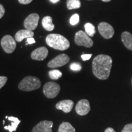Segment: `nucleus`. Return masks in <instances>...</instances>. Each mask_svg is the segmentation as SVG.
<instances>
[{
  "label": "nucleus",
  "mask_w": 132,
  "mask_h": 132,
  "mask_svg": "<svg viewBox=\"0 0 132 132\" xmlns=\"http://www.w3.org/2000/svg\"><path fill=\"white\" fill-rule=\"evenodd\" d=\"M105 132H116L115 130L111 127H108L107 128L106 130H105Z\"/></svg>",
  "instance_id": "c756f323"
},
{
  "label": "nucleus",
  "mask_w": 132,
  "mask_h": 132,
  "mask_svg": "<svg viewBox=\"0 0 132 132\" xmlns=\"http://www.w3.org/2000/svg\"><path fill=\"white\" fill-rule=\"evenodd\" d=\"M69 61L70 58L68 55L66 54H61L49 61L47 65L50 68H57L65 65Z\"/></svg>",
  "instance_id": "0eeeda50"
},
{
  "label": "nucleus",
  "mask_w": 132,
  "mask_h": 132,
  "mask_svg": "<svg viewBox=\"0 0 132 132\" xmlns=\"http://www.w3.org/2000/svg\"><path fill=\"white\" fill-rule=\"evenodd\" d=\"M122 132H132V123H128L125 125Z\"/></svg>",
  "instance_id": "393cba45"
},
{
  "label": "nucleus",
  "mask_w": 132,
  "mask_h": 132,
  "mask_svg": "<svg viewBox=\"0 0 132 132\" xmlns=\"http://www.w3.org/2000/svg\"><path fill=\"white\" fill-rule=\"evenodd\" d=\"M102 1H103V2H110V1H111V0H102Z\"/></svg>",
  "instance_id": "2f4dec72"
},
{
  "label": "nucleus",
  "mask_w": 132,
  "mask_h": 132,
  "mask_svg": "<svg viewBox=\"0 0 132 132\" xmlns=\"http://www.w3.org/2000/svg\"><path fill=\"white\" fill-rule=\"evenodd\" d=\"M34 43H36V40L33 37H29L26 40V44H32Z\"/></svg>",
  "instance_id": "cd10ccee"
},
{
  "label": "nucleus",
  "mask_w": 132,
  "mask_h": 132,
  "mask_svg": "<svg viewBox=\"0 0 132 132\" xmlns=\"http://www.w3.org/2000/svg\"><path fill=\"white\" fill-rule=\"evenodd\" d=\"M61 90L59 84L55 82L50 81L45 83L43 88V92L46 97L48 98H53L58 95Z\"/></svg>",
  "instance_id": "20e7f679"
},
{
  "label": "nucleus",
  "mask_w": 132,
  "mask_h": 132,
  "mask_svg": "<svg viewBox=\"0 0 132 132\" xmlns=\"http://www.w3.org/2000/svg\"><path fill=\"white\" fill-rule=\"evenodd\" d=\"M113 64V60L110 56L99 54L92 61V72L96 78L105 80L109 78Z\"/></svg>",
  "instance_id": "f257e3e1"
},
{
  "label": "nucleus",
  "mask_w": 132,
  "mask_h": 132,
  "mask_svg": "<svg viewBox=\"0 0 132 132\" xmlns=\"http://www.w3.org/2000/svg\"><path fill=\"white\" fill-rule=\"evenodd\" d=\"M121 39L123 45L127 48L132 50V34L127 31H125L122 34Z\"/></svg>",
  "instance_id": "dca6fc26"
},
{
  "label": "nucleus",
  "mask_w": 132,
  "mask_h": 132,
  "mask_svg": "<svg viewBox=\"0 0 132 132\" xmlns=\"http://www.w3.org/2000/svg\"><path fill=\"white\" fill-rule=\"evenodd\" d=\"M32 1V0H19V2L21 4H28Z\"/></svg>",
  "instance_id": "c85d7f7f"
},
{
  "label": "nucleus",
  "mask_w": 132,
  "mask_h": 132,
  "mask_svg": "<svg viewBox=\"0 0 132 132\" xmlns=\"http://www.w3.org/2000/svg\"><path fill=\"white\" fill-rule=\"evenodd\" d=\"M5 13V9L4 6L2 4H0V19L4 16Z\"/></svg>",
  "instance_id": "bb28decb"
},
{
  "label": "nucleus",
  "mask_w": 132,
  "mask_h": 132,
  "mask_svg": "<svg viewBox=\"0 0 132 132\" xmlns=\"http://www.w3.org/2000/svg\"><path fill=\"white\" fill-rule=\"evenodd\" d=\"M74 105V103L71 100H64L59 102L56 105L57 110H62L65 113H69L72 111Z\"/></svg>",
  "instance_id": "ddd939ff"
},
{
  "label": "nucleus",
  "mask_w": 132,
  "mask_h": 132,
  "mask_svg": "<svg viewBox=\"0 0 132 132\" xmlns=\"http://www.w3.org/2000/svg\"><path fill=\"white\" fill-rule=\"evenodd\" d=\"M1 45L4 51L7 53H12L16 48V42L12 36L6 35L1 40Z\"/></svg>",
  "instance_id": "423d86ee"
},
{
  "label": "nucleus",
  "mask_w": 132,
  "mask_h": 132,
  "mask_svg": "<svg viewBox=\"0 0 132 132\" xmlns=\"http://www.w3.org/2000/svg\"><path fill=\"white\" fill-rule=\"evenodd\" d=\"M70 69L73 71H80L81 70V65L79 63H77V62H73V63L71 64L70 66Z\"/></svg>",
  "instance_id": "5701e85b"
},
{
  "label": "nucleus",
  "mask_w": 132,
  "mask_h": 132,
  "mask_svg": "<svg viewBox=\"0 0 132 132\" xmlns=\"http://www.w3.org/2000/svg\"><path fill=\"white\" fill-rule=\"evenodd\" d=\"M6 118L8 120L11 122V125H7V126H5L4 127V129L8 130L9 132H13L16 131L18 126H19V125L21 122L20 120L17 118L13 116H6Z\"/></svg>",
  "instance_id": "2eb2a0df"
},
{
  "label": "nucleus",
  "mask_w": 132,
  "mask_h": 132,
  "mask_svg": "<svg viewBox=\"0 0 132 132\" xmlns=\"http://www.w3.org/2000/svg\"><path fill=\"white\" fill-rule=\"evenodd\" d=\"M81 7L80 0H67V7L69 10L78 9Z\"/></svg>",
  "instance_id": "6ab92c4d"
},
{
  "label": "nucleus",
  "mask_w": 132,
  "mask_h": 132,
  "mask_svg": "<svg viewBox=\"0 0 132 132\" xmlns=\"http://www.w3.org/2000/svg\"><path fill=\"white\" fill-rule=\"evenodd\" d=\"M90 110L89 102L86 99L80 100L75 107V111L80 116H85L89 113Z\"/></svg>",
  "instance_id": "9d476101"
},
{
  "label": "nucleus",
  "mask_w": 132,
  "mask_h": 132,
  "mask_svg": "<svg viewBox=\"0 0 132 132\" xmlns=\"http://www.w3.org/2000/svg\"><path fill=\"white\" fill-rule=\"evenodd\" d=\"M85 28L86 33L89 37H93L95 34V26L92 23H87L85 24Z\"/></svg>",
  "instance_id": "aec40b11"
},
{
  "label": "nucleus",
  "mask_w": 132,
  "mask_h": 132,
  "mask_svg": "<svg viewBox=\"0 0 132 132\" xmlns=\"http://www.w3.org/2000/svg\"><path fill=\"white\" fill-rule=\"evenodd\" d=\"M58 132H75V129L69 122H64L59 125Z\"/></svg>",
  "instance_id": "a211bd4d"
},
{
  "label": "nucleus",
  "mask_w": 132,
  "mask_h": 132,
  "mask_svg": "<svg viewBox=\"0 0 132 132\" xmlns=\"http://www.w3.org/2000/svg\"><path fill=\"white\" fill-rule=\"evenodd\" d=\"M39 15L37 14H31L26 18L24 21V27L27 30L33 31L37 27Z\"/></svg>",
  "instance_id": "1a4fd4ad"
},
{
  "label": "nucleus",
  "mask_w": 132,
  "mask_h": 132,
  "mask_svg": "<svg viewBox=\"0 0 132 132\" xmlns=\"http://www.w3.org/2000/svg\"><path fill=\"white\" fill-rule=\"evenodd\" d=\"M49 77L52 80H58L59 78L62 77V73L59 70H50L48 72Z\"/></svg>",
  "instance_id": "412c9836"
},
{
  "label": "nucleus",
  "mask_w": 132,
  "mask_h": 132,
  "mask_svg": "<svg viewBox=\"0 0 132 132\" xmlns=\"http://www.w3.org/2000/svg\"><path fill=\"white\" fill-rule=\"evenodd\" d=\"M34 33L33 31L27 30V29H22L18 31L15 36V39L16 42H21L24 39H28L29 37H33Z\"/></svg>",
  "instance_id": "4468645a"
},
{
  "label": "nucleus",
  "mask_w": 132,
  "mask_h": 132,
  "mask_svg": "<svg viewBox=\"0 0 132 132\" xmlns=\"http://www.w3.org/2000/svg\"><path fill=\"white\" fill-rule=\"evenodd\" d=\"M42 26L48 31H52L54 29V25L53 24V19L51 16H46L42 21Z\"/></svg>",
  "instance_id": "f3484780"
},
{
  "label": "nucleus",
  "mask_w": 132,
  "mask_h": 132,
  "mask_svg": "<svg viewBox=\"0 0 132 132\" xmlns=\"http://www.w3.org/2000/svg\"><path fill=\"white\" fill-rule=\"evenodd\" d=\"M91 56H92L91 54H82L81 58L82 59V61H85L89 60Z\"/></svg>",
  "instance_id": "a878e982"
},
{
  "label": "nucleus",
  "mask_w": 132,
  "mask_h": 132,
  "mask_svg": "<svg viewBox=\"0 0 132 132\" xmlns=\"http://www.w3.org/2000/svg\"><path fill=\"white\" fill-rule=\"evenodd\" d=\"M7 81V77L0 76V89L2 88V87L6 85Z\"/></svg>",
  "instance_id": "b1692460"
},
{
  "label": "nucleus",
  "mask_w": 132,
  "mask_h": 132,
  "mask_svg": "<svg viewBox=\"0 0 132 132\" xmlns=\"http://www.w3.org/2000/svg\"><path fill=\"white\" fill-rule=\"evenodd\" d=\"M59 0H50L51 2H52L53 3H56L58 2Z\"/></svg>",
  "instance_id": "7c9ffc66"
},
{
  "label": "nucleus",
  "mask_w": 132,
  "mask_h": 132,
  "mask_svg": "<svg viewBox=\"0 0 132 132\" xmlns=\"http://www.w3.org/2000/svg\"><path fill=\"white\" fill-rule=\"evenodd\" d=\"M53 122L50 120H43L32 128L31 132H52Z\"/></svg>",
  "instance_id": "9b49d317"
},
{
  "label": "nucleus",
  "mask_w": 132,
  "mask_h": 132,
  "mask_svg": "<svg viewBox=\"0 0 132 132\" xmlns=\"http://www.w3.org/2000/svg\"><path fill=\"white\" fill-rule=\"evenodd\" d=\"M46 42L49 47L55 50L64 51L70 47V42L65 37L58 34H50L46 37Z\"/></svg>",
  "instance_id": "f03ea898"
},
{
  "label": "nucleus",
  "mask_w": 132,
  "mask_h": 132,
  "mask_svg": "<svg viewBox=\"0 0 132 132\" xmlns=\"http://www.w3.org/2000/svg\"><path fill=\"white\" fill-rule=\"evenodd\" d=\"M98 29L100 34L105 39H111L114 34V29L113 27L108 23H100L98 26Z\"/></svg>",
  "instance_id": "6e6552de"
},
{
  "label": "nucleus",
  "mask_w": 132,
  "mask_h": 132,
  "mask_svg": "<svg viewBox=\"0 0 132 132\" xmlns=\"http://www.w3.org/2000/svg\"><path fill=\"white\" fill-rule=\"evenodd\" d=\"M75 43L78 46L90 48L93 46V41L86 33L82 31H79L75 34Z\"/></svg>",
  "instance_id": "39448f33"
},
{
  "label": "nucleus",
  "mask_w": 132,
  "mask_h": 132,
  "mask_svg": "<svg viewBox=\"0 0 132 132\" xmlns=\"http://www.w3.org/2000/svg\"><path fill=\"white\" fill-rule=\"evenodd\" d=\"M79 20H80V16L78 14H73V15L71 16L70 19V23L72 24V25H75L79 22Z\"/></svg>",
  "instance_id": "4be33fe9"
},
{
  "label": "nucleus",
  "mask_w": 132,
  "mask_h": 132,
  "mask_svg": "<svg viewBox=\"0 0 132 132\" xmlns=\"http://www.w3.org/2000/svg\"><path fill=\"white\" fill-rule=\"evenodd\" d=\"M41 86V81L37 77L28 76L24 77L19 85V88L22 91H32L39 89Z\"/></svg>",
  "instance_id": "7ed1b4c3"
},
{
  "label": "nucleus",
  "mask_w": 132,
  "mask_h": 132,
  "mask_svg": "<svg viewBox=\"0 0 132 132\" xmlns=\"http://www.w3.org/2000/svg\"><path fill=\"white\" fill-rule=\"evenodd\" d=\"M48 54V50L45 47H41L34 50L31 53V57L34 60L43 61L46 59Z\"/></svg>",
  "instance_id": "f8f14e48"
}]
</instances>
